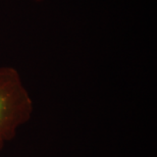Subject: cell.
I'll return each mask as SVG.
<instances>
[{
  "label": "cell",
  "instance_id": "cell-2",
  "mask_svg": "<svg viewBox=\"0 0 157 157\" xmlns=\"http://www.w3.org/2000/svg\"><path fill=\"white\" fill-rule=\"evenodd\" d=\"M3 145H4V144H3V143H1V142H0V150H1V149H2V147H3Z\"/></svg>",
  "mask_w": 157,
  "mask_h": 157
},
{
  "label": "cell",
  "instance_id": "cell-1",
  "mask_svg": "<svg viewBox=\"0 0 157 157\" xmlns=\"http://www.w3.org/2000/svg\"><path fill=\"white\" fill-rule=\"evenodd\" d=\"M32 113L33 100L20 73L12 67H0V142L13 139Z\"/></svg>",
  "mask_w": 157,
  "mask_h": 157
}]
</instances>
